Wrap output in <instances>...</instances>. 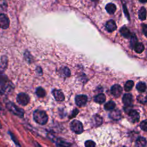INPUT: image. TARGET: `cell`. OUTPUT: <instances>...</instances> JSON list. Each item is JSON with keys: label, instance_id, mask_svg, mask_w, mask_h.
I'll use <instances>...</instances> for the list:
<instances>
[{"label": "cell", "instance_id": "cell-1", "mask_svg": "<svg viewBox=\"0 0 147 147\" xmlns=\"http://www.w3.org/2000/svg\"><path fill=\"white\" fill-rule=\"evenodd\" d=\"M33 118L34 121L38 124L44 125L48 119V117L47 113L42 110H36L33 113Z\"/></svg>", "mask_w": 147, "mask_h": 147}, {"label": "cell", "instance_id": "cell-2", "mask_svg": "<svg viewBox=\"0 0 147 147\" xmlns=\"http://www.w3.org/2000/svg\"><path fill=\"white\" fill-rule=\"evenodd\" d=\"M6 108L9 110L11 113L14 114V115L19 117H23L24 115V110L18 107L17 106L14 105L13 103L11 102H8L6 103Z\"/></svg>", "mask_w": 147, "mask_h": 147}, {"label": "cell", "instance_id": "cell-3", "mask_svg": "<svg viewBox=\"0 0 147 147\" xmlns=\"http://www.w3.org/2000/svg\"><path fill=\"white\" fill-rule=\"evenodd\" d=\"M11 85L4 76H0V95L8 92L11 89Z\"/></svg>", "mask_w": 147, "mask_h": 147}, {"label": "cell", "instance_id": "cell-4", "mask_svg": "<svg viewBox=\"0 0 147 147\" xmlns=\"http://www.w3.org/2000/svg\"><path fill=\"white\" fill-rule=\"evenodd\" d=\"M71 130L76 134H80L83 131V127L82 123L78 120H74L70 124Z\"/></svg>", "mask_w": 147, "mask_h": 147}, {"label": "cell", "instance_id": "cell-5", "mask_svg": "<svg viewBox=\"0 0 147 147\" xmlns=\"http://www.w3.org/2000/svg\"><path fill=\"white\" fill-rule=\"evenodd\" d=\"M29 96L28 94L22 92L18 94L17 96V102L22 106H25L28 105L29 102Z\"/></svg>", "mask_w": 147, "mask_h": 147}, {"label": "cell", "instance_id": "cell-6", "mask_svg": "<svg viewBox=\"0 0 147 147\" xmlns=\"http://www.w3.org/2000/svg\"><path fill=\"white\" fill-rule=\"evenodd\" d=\"M10 20L9 17L5 14H0V28L6 29L9 27Z\"/></svg>", "mask_w": 147, "mask_h": 147}, {"label": "cell", "instance_id": "cell-7", "mask_svg": "<svg viewBox=\"0 0 147 147\" xmlns=\"http://www.w3.org/2000/svg\"><path fill=\"white\" fill-rule=\"evenodd\" d=\"M87 101V97L85 95H79L75 98V103L77 106L81 107L86 105Z\"/></svg>", "mask_w": 147, "mask_h": 147}, {"label": "cell", "instance_id": "cell-8", "mask_svg": "<svg viewBox=\"0 0 147 147\" xmlns=\"http://www.w3.org/2000/svg\"><path fill=\"white\" fill-rule=\"evenodd\" d=\"M122 87L119 84L113 85L111 88V92L115 97L119 96L122 92Z\"/></svg>", "mask_w": 147, "mask_h": 147}, {"label": "cell", "instance_id": "cell-9", "mask_svg": "<svg viewBox=\"0 0 147 147\" xmlns=\"http://www.w3.org/2000/svg\"><path fill=\"white\" fill-rule=\"evenodd\" d=\"M133 100V96L131 94H125L122 97V102L126 106H130Z\"/></svg>", "mask_w": 147, "mask_h": 147}, {"label": "cell", "instance_id": "cell-10", "mask_svg": "<svg viewBox=\"0 0 147 147\" xmlns=\"http://www.w3.org/2000/svg\"><path fill=\"white\" fill-rule=\"evenodd\" d=\"M127 113L131 122H136L139 121L140 115H139V113L136 110L131 109Z\"/></svg>", "mask_w": 147, "mask_h": 147}, {"label": "cell", "instance_id": "cell-11", "mask_svg": "<svg viewBox=\"0 0 147 147\" xmlns=\"http://www.w3.org/2000/svg\"><path fill=\"white\" fill-rule=\"evenodd\" d=\"M106 29L109 32H113L117 29V25L115 21L113 20L108 21L105 25Z\"/></svg>", "mask_w": 147, "mask_h": 147}, {"label": "cell", "instance_id": "cell-12", "mask_svg": "<svg viewBox=\"0 0 147 147\" xmlns=\"http://www.w3.org/2000/svg\"><path fill=\"white\" fill-rule=\"evenodd\" d=\"M53 95L55 99L57 101H63L64 99V95L61 90H54L52 91Z\"/></svg>", "mask_w": 147, "mask_h": 147}, {"label": "cell", "instance_id": "cell-13", "mask_svg": "<svg viewBox=\"0 0 147 147\" xmlns=\"http://www.w3.org/2000/svg\"><path fill=\"white\" fill-rule=\"evenodd\" d=\"M146 140L142 137H138L136 141L135 146L136 147H145L146 145Z\"/></svg>", "mask_w": 147, "mask_h": 147}, {"label": "cell", "instance_id": "cell-14", "mask_svg": "<svg viewBox=\"0 0 147 147\" xmlns=\"http://www.w3.org/2000/svg\"><path fill=\"white\" fill-rule=\"evenodd\" d=\"M119 32L125 38H129L131 35V33H130L129 29L126 26H122L120 29Z\"/></svg>", "mask_w": 147, "mask_h": 147}, {"label": "cell", "instance_id": "cell-15", "mask_svg": "<svg viewBox=\"0 0 147 147\" xmlns=\"http://www.w3.org/2000/svg\"><path fill=\"white\" fill-rule=\"evenodd\" d=\"M105 9L108 13L112 14H114L116 10V6L113 3H109L106 5Z\"/></svg>", "mask_w": 147, "mask_h": 147}, {"label": "cell", "instance_id": "cell-16", "mask_svg": "<svg viewBox=\"0 0 147 147\" xmlns=\"http://www.w3.org/2000/svg\"><path fill=\"white\" fill-rule=\"evenodd\" d=\"M106 100V96L103 94H99L95 96L94 101L98 103H102Z\"/></svg>", "mask_w": 147, "mask_h": 147}, {"label": "cell", "instance_id": "cell-17", "mask_svg": "<svg viewBox=\"0 0 147 147\" xmlns=\"http://www.w3.org/2000/svg\"><path fill=\"white\" fill-rule=\"evenodd\" d=\"M138 17L141 20H145L146 17V10L144 7H142L138 11Z\"/></svg>", "mask_w": 147, "mask_h": 147}, {"label": "cell", "instance_id": "cell-18", "mask_svg": "<svg viewBox=\"0 0 147 147\" xmlns=\"http://www.w3.org/2000/svg\"><path fill=\"white\" fill-rule=\"evenodd\" d=\"M144 45L141 42H137L133 48L135 52L137 53H142L144 51Z\"/></svg>", "mask_w": 147, "mask_h": 147}, {"label": "cell", "instance_id": "cell-19", "mask_svg": "<svg viewBox=\"0 0 147 147\" xmlns=\"http://www.w3.org/2000/svg\"><path fill=\"white\" fill-rule=\"evenodd\" d=\"M136 88L138 91L143 92H145L146 90V85L145 83L140 82L137 84Z\"/></svg>", "mask_w": 147, "mask_h": 147}, {"label": "cell", "instance_id": "cell-20", "mask_svg": "<svg viewBox=\"0 0 147 147\" xmlns=\"http://www.w3.org/2000/svg\"><path fill=\"white\" fill-rule=\"evenodd\" d=\"M133 86H134V82H133V80H129L126 82L124 88L126 91H129L132 89Z\"/></svg>", "mask_w": 147, "mask_h": 147}, {"label": "cell", "instance_id": "cell-21", "mask_svg": "<svg viewBox=\"0 0 147 147\" xmlns=\"http://www.w3.org/2000/svg\"><path fill=\"white\" fill-rule=\"evenodd\" d=\"M115 104L113 101H109L107 102L104 106V107L106 110H113L115 108Z\"/></svg>", "mask_w": 147, "mask_h": 147}, {"label": "cell", "instance_id": "cell-22", "mask_svg": "<svg viewBox=\"0 0 147 147\" xmlns=\"http://www.w3.org/2000/svg\"><path fill=\"white\" fill-rule=\"evenodd\" d=\"M7 5L5 0H0V14L5 11L7 9Z\"/></svg>", "mask_w": 147, "mask_h": 147}, {"label": "cell", "instance_id": "cell-23", "mask_svg": "<svg viewBox=\"0 0 147 147\" xmlns=\"http://www.w3.org/2000/svg\"><path fill=\"white\" fill-rule=\"evenodd\" d=\"M60 72L62 75H64L65 76H69L71 75V71H70L69 69L67 67L61 68L60 69Z\"/></svg>", "mask_w": 147, "mask_h": 147}, {"label": "cell", "instance_id": "cell-24", "mask_svg": "<svg viewBox=\"0 0 147 147\" xmlns=\"http://www.w3.org/2000/svg\"><path fill=\"white\" fill-rule=\"evenodd\" d=\"M36 93L37 94V95L38 96V97H40V98H42L44 97L45 95V90L40 87H38L37 89H36Z\"/></svg>", "mask_w": 147, "mask_h": 147}, {"label": "cell", "instance_id": "cell-25", "mask_svg": "<svg viewBox=\"0 0 147 147\" xmlns=\"http://www.w3.org/2000/svg\"><path fill=\"white\" fill-rule=\"evenodd\" d=\"M130 38V46L133 48L135 46V45L138 42L137 38L136 36L134 34H131Z\"/></svg>", "mask_w": 147, "mask_h": 147}, {"label": "cell", "instance_id": "cell-26", "mask_svg": "<svg viewBox=\"0 0 147 147\" xmlns=\"http://www.w3.org/2000/svg\"><path fill=\"white\" fill-rule=\"evenodd\" d=\"M111 118L114 119H118L120 118V112L117 111H113L111 112Z\"/></svg>", "mask_w": 147, "mask_h": 147}, {"label": "cell", "instance_id": "cell-27", "mask_svg": "<svg viewBox=\"0 0 147 147\" xmlns=\"http://www.w3.org/2000/svg\"><path fill=\"white\" fill-rule=\"evenodd\" d=\"M137 100L142 103H145L147 102V95H140L137 97Z\"/></svg>", "mask_w": 147, "mask_h": 147}, {"label": "cell", "instance_id": "cell-28", "mask_svg": "<svg viewBox=\"0 0 147 147\" xmlns=\"http://www.w3.org/2000/svg\"><path fill=\"white\" fill-rule=\"evenodd\" d=\"M140 126L142 130H143L144 131H147V119L142 121L140 123Z\"/></svg>", "mask_w": 147, "mask_h": 147}, {"label": "cell", "instance_id": "cell-29", "mask_svg": "<svg viewBox=\"0 0 147 147\" xmlns=\"http://www.w3.org/2000/svg\"><path fill=\"white\" fill-rule=\"evenodd\" d=\"M84 145L86 147H95V143L92 140H87L85 142Z\"/></svg>", "mask_w": 147, "mask_h": 147}, {"label": "cell", "instance_id": "cell-30", "mask_svg": "<svg viewBox=\"0 0 147 147\" xmlns=\"http://www.w3.org/2000/svg\"><path fill=\"white\" fill-rule=\"evenodd\" d=\"M94 119H95V122L96 123V125H100V124L102 123V118H101L100 117L96 115V117H95Z\"/></svg>", "mask_w": 147, "mask_h": 147}, {"label": "cell", "instance_id": "cell-31", "mask_svg": "<svg viewBox=\"0 0 147 147\" xmlns=\"http://www.w3.org/2000/svg\"><path fill=\"white\" fill-rule=\"evenodd\" d=\"M142 31L144 35L147 37V24L142 25Z\"/></svg>", "mask_w": 147, "mask_h": 147}, {"label": "cell", "instance_id": "cell-32", "mask_svg": "<svg viewBox=\"0 0 147 147\" xmlns=\"http://www.w3.org/2000/svg\"><path fill=\"white\" fill-rule=\"evenodd\" d=\"M79 113V110H78V109H75V110H74V111H72V114H71V118H72V117H75L77 114H78V113Z\"/></svg>", "mask_w": 147, "mask_h": 147}, {"label": "cell", "instance_id": "cell-33", "mask_svg": "<svg viewBox=\"0 0 147 147\" xmlns=\"http://www.w3.org/2000/svg\"><path fill=\"white\" fill-rule=\"evenodd\" d=\"M11 134V137L12 138V139L13 140V141H14V142L16 143V147H21L20 146V145H19V144H18V142H17V141H16V138H14V137L13 136V135L12 134Z\"/></svg>", "mask_w": 147, "mask_h": 147}, {"label": "cell", "instance_id": "cell-34", "mask_svg": "<svg viewBox=\"0 0 147 147\" xmlns=\"http://www.w3.org/2000/svg\"><path fill=\"white\" fill-rule=\"evenodd\" d=\"M29 55H29V54H28V57H29V56H30ZM25 57H27V54H26V53H25ZM26 59L27 60H28L29 61H30V58H29V57H28V58H26Z\"/></svg>", "mask_w": 147, "mask_h": 147}, {"label": "cell", "instance_id": "cell-35", "mask_svg": "<svg viewBox=\"0 0 147 147\" xmlns=\"http://www.w3.org/2000/svg\"><path fill=\"white\" fill-rule=\"evenodd\" d=\"M34 144H36L35 145H36V147H41V146H40V144H38L37 142H34Z\"/></svg>", "mask_w": 147, "mask_h": 147}, {"label": "cell", "instance_id": "cell-36", "mask_svg": "<svg viewBox=\"0 0 147 147\" xmlns=\"http://www.w3.org/2000/svg\"><path fill=\"white\" fill-rule=\"evenodd\" d=\"M139 1L141 3H146L147 2V0H139Z\"/></svg>", "mask_w": 147, "mask_h": 147}, {"label": "cell", "instance_id": "cell-37", "mask_svg": "<svg viewBox=\"0 0 147 147\" xmlns=\"http://www.w3.org/2000/svg\"><path fill=\"white\" fill-rule=\"evenodd\" d=\"M92 1H93V2H96V1H98V0H91Z\"/></svg>", "mask_w": 147, "mask_h": 147}, {"label": "cell", "instance_id": "cell-38", "mask_svg": "<svg viewBox=\"0 0 147 147\" xmlns=\"http://www.w3.org/2000/svg\"><path fill=\"white\" fill-rule=\"evenodd\" d=\"M1 127V123H0V127Z\"/></svg>", "mask_w": 147, "mask_h": 147}, {"label": "cell", "instance_id": "cell-39", "mask_svg": "<svg viewBox=\"0 0 147 147\" xmlns=\"http://www.w3.org/2000/svg\"><path fill=\"white\" fill-rule=\"evenodd\" d=\"M146 56H147V51H146Z\"/></svg>", "mask_w": 147, "mask_h": 147}]
</instances>
